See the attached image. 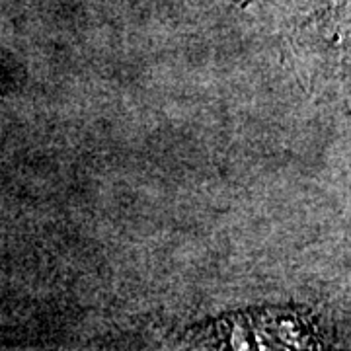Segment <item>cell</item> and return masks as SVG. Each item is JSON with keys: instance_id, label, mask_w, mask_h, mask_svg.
<instances>
[]
</instances>
